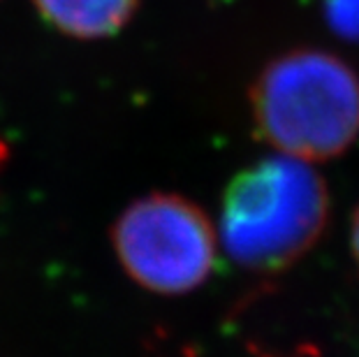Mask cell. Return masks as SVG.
<instances>
[{
  "instance_id": "6da1fadb",
  "label": "cell",
  "mask_w": 359,
  "mask_h": 357,
  "mask_svg": "<svg viewBox=\"0 0 359 357\" xmlns=\"http://www.w3.org/2000/svg\"><path fill=\"white\" fill-rule=\"evenodd\" d=\"M250 112L276 154L332 161L359 137V74L332 51L290 49L259 70Z\"/></svg>"
},
{
  "instance_id": "7a4b0ae2",
  "label": "cell",
  "mask_w": 359,
  "mask_h": 357,
  "mask_svg": "<svg viewBox=\"0 0 359 357\" xmlns=\"http://www.w3.org/2000/svg\"><path fill=\"white\" fill-rule=\"evenodd\" d=\"M327 220L325 179L311 163L276 154L230 181L220 211V244L239 267L276 274L318 244Z\"/></svg>"
},
{
  "instance_id": "3957f363",
  "label": "cell",
  "mask_w": 359,
  "mask_h": 357,
  "mask_svg": "<svg viewBox=\"0 0 359 357\" xmlns=\"http://www.w3.org/2000/svg\"><path fill=\"white\" fill-rule=\"evenodd\" d=\"M111 246L123 271L144 290L186 295L216 264L211 218L177 193H151L130 202L111 225Z\"/></svg>"
},
{
  "instance_id": "277c9868",
  "label": "cell",
  "mask_w": 359,
  "mask_h": 357,
  "mask_svg": "<svg viewBox=\"0 0 359 357\" xmlns=\"http://www.w3.org/2000/svg\"><path fill=\"white\" fill-rule=\"evenodd\" d=\"M51 28L74 40H104L123 30L140 0H33Z\"/></svg>"
},
{
  "instance_id": "5b68a950",
  "label": "cell",
  "mask_w": 359,
  "mask_h": 357,
  "mask_svg": "<svg viewBox=\"0 0 359 357\" xmlns=\"http://www.w3.org/2000/svg\"><path fill=\"white\" fill-rule=\"evenodd\" d=\"M325 17L339 37L359 42V0H325Z\"/></svg>"
},
{
  "instance_id": "8992f818",
  "label": "cell",
  "mask_w": 359,
  "mask_h": 357,
  "mask_svg": "<svg viewBox=\"0 0 359 357\" xmlns=\"http://www.w3.org/2000/svg\"><path fill=\"white\" fill-rule=\"evenodd\" d=\"M350 248H353V255L359 264V207L353 214V225H350Z\"/></svg>"
}]
</instances>
